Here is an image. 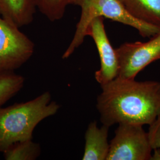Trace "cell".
I'll return each mask as SVG.
<instances>
[{"label": "cell", "instance_id": "6da1fadb", "mask_svg": "<svg viewBox=\"0 0 160 160\" xmlns=\"http://www.w3.org/2000/svg\"><path fill=\"white\" fill-rule=\"evenodd\" d=\"M96 108L102 125H150L160 114V82L118 77L101 86Z\"/></svg>", "mask_w": 160, "mask_h": 160}, {"label": "cell", "instance_id": "7a4b0ae2", "mask_svg": "<svg viewBox=\"0 0 160 160\" xmlns=\"http://www.w3.org/2000/svg\"><path fill=\"white\" fill-rule=\"evenodd\" d=\"M59 109V104L51 101L49 92L24 103L0 107V151L17 142L32 139L36 126Z\"/></svg>", "mask_w": 160, "mask_h": 160}, {"label": "cell", "instance_id": "3957f363", "mask_svg": "<svg viewBox=\"0 0 160 160\" xmlns=\"http://www.w3.org/2000/svg\"><path fill=\"white\" fill-rule=\"evenodd\" d=\"M69 5L78 6L81 16L74 37L62 58H68L84 42L92 20L102 17L136 29L143 38H151L160 32V26L141 21L127 11L120 0H69Z\"/></svg>", "mask_w": 160, "mask_h": 160}, {"label": "cell", "instance_id": "277c9868", "mask_svg": "<svg viewBox=\"0 0 160 160\" xmlns=\"http://www.w3.org/2000/svg\"><path fill=\"white\" fill-rule=\"evenodd\" d=\"M152 151L143 126L120 123L110 142L107 160H151Z\"/></svg>", "mask_w": 160, "mask_h": 160}, {"label": "cell", "instance_id": "5b68a950", "mask_svg": "<svg viewBox=\"0 0 160 160\" xmlns=\"http://www.w3.org/2000/svg\"><path fill=\"white\" fill-rule=\"evenodd\" d=\"M34 43L19 28L0 17V71L20 68L33 55Z\"/></svg>", "mask_w": 160, "mask_h": 160}, {"label": "cell", "instance_id": "8992f818", "mask_svg": "<svg viewBox=\"0 0 160 160\" xmlns=\"http://www.w3.org/2000/svg\"><path fill=\"white\" fill-rule=\"evenodd\" d=\"M119 63V75L135 78L143 69L160 59V32L145 42H127L116 49Z\"/></svg>", "mask_w": 160, "mask_h": 160}, {"label": "cell", "instance_id": "52a82bcc", "mask_svg": "<svg viewBox=\"0 0 160 160\" xmlns=\"http://www.w3.org/2000/svg\"><path fill=\"white\" fill-rule=\"evenodd\" d=\"M104 18H95L90 24L87 36H90L97 48L100 61V67L95 72L94 77L101 86L117 78L119 75V63L118 55L106 33L104 24Z\"/></svg>", "mask_w": 160, "mask_h": 160}, {"label": "cell", "instance_id": "ba28073f", "mask_svg": "<svg viewBox=\"0 0 160 160\" xmlns=\"http://www.w3.org/2000/svg\"><path fill=\"white\" fill-rule=\"evenodd\" d=\"M110 126H97L96 121L91 122L85 133L83 160H107L110 149L108 135Z\"/></svg>", "mask_w": 160, "mask_h": 160}, {"label": "cell", "instance_id": "9c48e42d", "mask_svg": "<svg viewBox=\"0 0 160 160\" xmlns=\"http://www.w3.org/2000/svg\"><path fill=\"white\" fill-rule=\"evenodd\" d=\"M36 8L33 0H0L1 17L18 28L33 22Z\"/></svg>", "mask_w": 160, "mask_h": 160}, {"label": "cell", "instance_id": "30bf717a", "mask_svg": "<svg viewBox=\"0 0 160 160\" xmlns=\"http://www.w3.org/2000/svg\"><path fill=\"white\" fill-rule=\"evenodd\" d=\"M133 17L160 26V0H120Z\"/></svg>", "mask_w": 160, "mask_h": 160}, {"label": "cell", "instance_id": "8fae6325", "mask_svg": "<svg viewBox=\"0 0 160 160\" xmlns=\"http://www.w3.org/2000/svg\"><path fill=\"white\" fill-rule=\"evenodd\" d=\"M40 154V145L32 139L13 143L3 152L6 160H36Z\"/></svg>", "mask_w": 160, "mask_h": 160}, {"label": "cell", "instance_id": "7c38bea8", "mask_svg": "<svg viewBox=\"0 0 160 160\" xmlns=\"http://www.w3.org/2000/svg\"><path fill=\"white\" fill-rule=\"evenodd\" d=\"M24 82L23 76L14 71H0V107L23 88Z\"/></svg>", "mask_w": 160, "mask_h": 160}, {"label": "cell", "instance_id": "4fadbf2b", "mask_svg": "<svg viewBox=\"0 0 160 160\" xmlns=\"http://www.w3.org/2000/svg\"><path fill=\"white\" fill-rule=\"evenodd\" d=\"M39 11L51 22L61 20L64 16L69 0H33Z\"/></svg>", "mask_w": 160, "mask_h": 160}, {"label": "cell", "instance_id": "5bb4252c", "mask_svg": "<svg viewBox=\"0 0 160 160\" xmlns=\"http://www.w3.org/2000/svg\"><path fill=\"white\" fill-rule=\"evenodd\" d=\"M149 140L152 149H160V114L149 125Z\"/></svg>", "mask_w": 160, "mask_h": 160}, {"label": "cell", "instance_id": "9a60e30c", "mask_svg": "<svg viewBox=\"0 0 160 160\" xmlns=\"http://www.w3.org/2000/svg\"><path fill=\"white\" fill-rule=\"evenodd\" d=\"M151 160H160V149H154Z\"/></svg>", "mask_w": 160, "mask_h": 160}]
</instances>
